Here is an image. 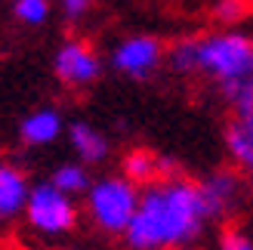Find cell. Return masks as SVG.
<instances>
[{"mask_svg": "<svg viewBox=\"0 0 253 250\" xmlns=\"http://www.w3.org/2000/svg\"><path fill=\"white\" fill-rule=\"evenodd\" d=\"M198 185L192 179H164L139 192L136 213L124 229L130 250H176L192 247L207 226Z\"/></svg>", "mask_w": 253, "mask_h": 250, "instance_id": "1", "label": "cell"}, {"mask_svg": "<svg viewBox=\"0 0 253 250\" xmlns=\"http://www.w3.org/2000/svg\"><path fill=\"white\" fill-rule=\"evenodd\" d=\"M173 68L176 71H204L219 83L229 81H244L253 71V43L244 34H213L201 41H182L173 46Z\"/></svg>", "mask_w": 253, "mask_h": 250, "instance_id": "2", "label": "cell"}, {"mask_svg": "<svg viewBox=\"0 0 253 250\" xmlns=\"http://www.w3.org/2000/svg\"><path fill=\"white\" fill-rule=\"evenodd\" d=\"M136 201H139V189L130 185L124 176H102L90 182V189H86L90 222L105 235H124V229L130 226L136 213Z\"/></svg>", "mask_w": 253, "mask_h": 250, "instance_id": "3", "label": "cell"}, {"mask_svg": "<svg viewBox=\"0 0 253 250\" xmlns=\"http://www.w3.org/2000/svg\"><path fill=\"white\" fill-rule=\"evenodd\" d=\"M22 213H25V219H28V226L34 232L49 235V238L68 235L74 226H78V204H74V198L56 192L49 182L31 185Z\"/></svg>", "mask_w": 253, "mask_h": 250, "instance_id": "4", "label": "cell"}, {"mask_svg": "<svg viewBox=\"0 0 253 250\" xmlns=\"http://www.w3.org/2000/svg\"><path fill=\"white\" fill-rule=\"evenodd\" d=\"M195 185H198V195H201L207 219L229 216L244 198V179H241L238 170H216V173H210V176H204Z\"/></svg>", "mask_w": 253, "mask_h": 250, "instance_id": "5", "label": "cell"}, {"mask_svg": "<svg viewBox=\"0 0 253 250\" xmlns=\"http://www.w3.org/2000/svg\"><path fill=\"white\" fill-rule=\"evenodd\" d=\"M56 74H59V81L68 83V86H86L99 78V59L86 43L68 41L56 53Z\"/></svg>", "mask_w": 253, "mask_h": 250, "instance_id": "6", "label": "cell"}, {"mask_svg": "<svg viewBox=\"0 0 253 250\" xmlns=\"http://www.w3.org/2000/svg\"><path fill=\"white\" fill-rule=\"evenodd\" d=\"M161 62V43L155 37H130L115 49V68L130 78H145Z\"/></svg>", "mask_w": 253, "mask_h": 250, "instance_id": "7", "label": "cell"}, {"mask_svg": "<svg viewBox=\"0 0 253 250\" xmlns=\"http://www.w3.org/2000/svg\"><path fill=\"white\" fill-rule=\"evenodd\" d=\"M28 192H31L28 176L16 164H0V226L16 219L25 210Z\"/></svg>", "mask_w": 253, "mask_h": 250, "instance_id": "8", "label": "cell"}, {"mask_svg": "<svg viewBox=\"0 0 253 250\" xmlns=\"http://www.w3.org/2000/svg\"><path fill=\"white\" fill-rule=\"evenodd\" d=\"M68 139H71V148H74V155L81 158L84 167L86 164H102L108 158V139L96 127H90V124H84V121L71 124Z\"/></svg>", "mask_w": 253, "mask_h": 250, "instance_id": "9", "label": "cell"}, {"mask_svg": "<svg viewBox=\"0 0 253 250\" xmlns=\"http://www.w3.org/2000/svg\"><path fill=\"white\" fill-rule=\"evenodd\" d=\"M19 133L28 145H49L62 133V115L56 108H41V111H34V115H28L22 121Z\"/></svg>", "mask_w": 253, "mask_h": 250, "instance_id": "10", "label": "cell"}, {"mask_svg": "<svg viewBox=\"0 0 253 250\" xmlns=\"http://www.w3.org/2000/svg\"><path fill=\"white\" fill-rule=\"evenodd\" d=\"M225 145H229V155L235 164L241 170H250L253 167V121L235 118L225 130Z\"/></svg>", "mask_w": 253, "mask_h": 250, "instance_id": "11", "label": "cell"}, {"mask_svg": "<svg viewBox=\"0 0 253 250\" xmlns=\"http://www.w3.org/2000/svg\"><path fill=\"white\" fill-rule=\"evenodd\" d=\"M124 179L136 185V189L158 182V155H151L148 148H133L124 158Z\"/></svg>", "mask_w": 253, "mask_h": 250, "instance_id": "12", "label": "cell"}, {"mask_svg": "<svg viewBox=\"0 0 253 250\" xmlns=\"http://www.w3.org/2000/svg\"><path fill=\"white\" fill-rule=\"evenodd\" d=\"M90 182H93V179H90V170H86L84 164H62V167H56L53 179H49V185H53L56 192L68 195V198H74V195H86Z\"/></svg>", "mask_w": 253, "mask_h": 250, "instance_id": "13", "label": "cell"}, {"mask_svg": "<svg viewBox=\"0 0 253 250\" xmlns=\"http://www.w3.org/2000/svg\"><path fill=\"white\" fill-rule=\"evenodd\" d=\"M219 86H222L225 99L235 105L238 118L253 121V83H250V78H244V81H229V83H219Z\"/></svg>", "mask_w": 253, "mask_h": 250, "instance_id": "14", "label": "cell"}, {"mask_svg": "<svg viewBox=\"0 0 253 250\" xmlns=\"http://www.w3.org/2000/svg\"><path fill=\"white\" fill-rule=\"evenodd\" d=\"M49 12V0H16V16L28 25H41Z\"/></svg>", "mask_w": 253, "mask_h": 250, "instance_id": "15", "label": "cell"}, {"mask_svg": "<svg viewBox=\"0 0 253 250\" xmlns=\"http://www.w3.org/2000/svg\"><path fill=\"white\" fill-rule=\"evenodd\" d=\"M247 16V0H216V19L225 25H235Z\"/></svg>", "mask_w": 253, "mask_h": 250, "instance_id": "16", "label": "cell"}, {"mask_svg": "<svg viewBox=\"0 0 253 250\" xmlns=\"http://www.w3.org/2000/svg\"><path fill=\"white\" fill-rule=\"evenodd\" d=\"M219 250H253V241L241 229H229L222 235V241H219Z\"/></svg>", "mask_w": 253, "mask_h": 250, "instance_id": "17", "label": "cell"}, {"mask_svg": "<svg viewBox=\"0 0 253 250\" xmlns=\"http://www.w3.org/2000/svg\"><path fill=\"white\" fill-rule=\"evenodd\" d=\"M62 3H65V12L74 19V16H81V12L90 6V0H62Z\"/></svg>", "mask_w": 253, "mask_h": 250, "instance_id": "18", "label": "cell"}, {"mask_svg": "<svg viewBox=\"0 0 253 250\" xmlns=\"http://www.w3.org/2000/svg\"><path fill=\"white\" fill-rule=\"evenodd\" d=\"M176 250H192V247H176Z\"/></svg>", "mask_w": 253, "mask_h": 250, "instance_id": "19", "label": "cell"}]
</instances>
